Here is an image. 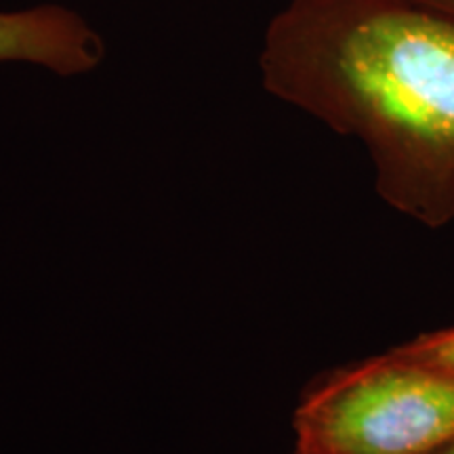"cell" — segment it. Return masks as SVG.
<instances>
[{"instance_id": "cell-1", "label": "cell", "mask_w": 454, "mask_h": 454, "mask_svg": "<svg viewBox=\"0 0 454 454\" xmlns=\"http://www.w3.org/2000/svg\"><path fill=\"white\" fill-rule=\"evenodd\" d=\"M270 93L362 141L377 192L454 221V15L423 0H291L261 47Z\"/></svg>"}, {"instance_id": "cell-2", "label": "cell", "mask_w": 454, "mask_h": 454, "mask_svg": "<svg viewBox=\"0 0 454 454\" xmlns=\"http://www.w3.org/2000/svg\"><path fill=\"white\" fill-rule=\"evenodd\" d=\"M294 434V454H435L454 440V372L391 349L317 383Z\"/></svg>"}, {"instance_id": "cell-3", "label": "cell", "mask_w": 454, "mask_h": 454, "mask_svg": "<svg viewBox=\"0 0 454 454\" xmlns=\"http://www.w3.org/2000/svg\"><path fill=\"white\" fill-rule=\"evenodd\" d=\"M104 55L101 36L76 11L61 4L0 11V61L76 76L95 70Z\"/></svg>"}, {"instance_id": "cell-4", "label": "cell", "mask_w": 454, "mask_h": 454, "mask_svg": "<svg viewBox=\"0 0 454 454\" xmlns=\"http://www.w3.org/2000/svg\"><path fill=\"white\" fill-rule=\"evenodd\" d=\"M395 351L421 364L454 372V328L423 334L411 343L395 348Z\"/></svg>"}, {"instance_id": "cell-5", "label": "cell", "mask_w": 454, "mask_h": 454, "mask_svg": "<svg viewBox=\"0 0 454 454\" xmlns=\"http://www.w3.org/2000/svg\"><path fill=\"white\" fill-rule=\"evenodd\" d=\"M423 3H429V4H434V7L444 9V11H448V13L454 15V0H423Z\"/></svg>"}, {"instance_id": "cell-6", "label": "cell", "mask_w": 454, "mask_h": 454, "mask_svg": "<svg viewBox=\"0 0 454 454\" xmlns=\"http://www.w3.org/2000/svg\"><path fill=\"white\" fill-rule=\"evenodd\" d=\"M435 454H454V440H450V442H448V444L442 446Z\"/></svg>"}]
</instances>
